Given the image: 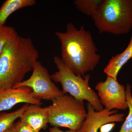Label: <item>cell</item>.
<instances>
[{
    "label": "cell",
    "instance_id": "6da1fadb",
    "mask_svg": "<svg viewBox=\"0 0 132 132\" xmlns=\"http://www.w3.org/2000/svg\"><path fill=\"white\" fill-rule=\"evenodd\" d=\"M55 35L60 42L61 59L73 72L84 77L86 73L94 70L98 64L101 56L90 31L82 26L78 29L69 22L64 32Z\"/></svg>",
    "mask_w": 132,
    "mask_h": 132
},
{
    "label": "cell",
    "instance_id": "7a4b0ae2",
    "mask_svg": "<svg viewBox=\"0 0 132 132\" xmlns=\"http://www.w3.org/2000/svg\"><path fill=\"white\" fill-rule=\"evenodd\" d=\"M39 57L30 38L18 35L10 41L0 55V88L13 87L23 81Z\"/></svg>",
    "mask_w": 132,
    "mask_h": 132
},
{
    "label": "cell",
    "instance_id": "3957f363",
    "mask_svg": "<svg viewBox=\"0 0 132 132\" xmlns=\"http://www.w3.org/2000/svg\"><path fill=\"white\" fill-rule=\"evenodd\" d=\"M92 17L100 33L127 34L132 28V0H103Z\"/></svg>",
    "mask_w": 132,
    "mask_h": 132
},
{
    "label": "cell",
    "instance_id": "277c9868",
    "mask_svg": "<svg viewBox=\"0 0 132 132\" xmlns=\"http://www.w3.org/2000/svg\"><path fill=\"white\" fill-rule=\"evenodd\" d=\"M54 61L58 71L51 75V78L60 83L65 94L69 93L77 100L86 101L96 111L104 109L98 94L90 86L89 75H86L83 77L75 74L57 56L54 57Z\"/></svg>",
    "mask_w": 132,
    "mask_h": 132
},
{
    "label": "cell",
    "instance_id": "5b68a950",
    "mask_svg": "<svg viewBox=\"0 0 132 132\" xmlns=\"http://www.w3.org/2000/svg\"><path fill=\"white\" fill-rule=\"evenodd\" d=\"M50 107L49 123L55 127L79 130L86 117L83 101L64 94L52 101Z\"/></svg>",
    "mask_w": 132,
    "mask_h": 132
},
{
    "label": "cell",
    "instance_id": "8992f818",
    "mask_svg": "<svg viewBox=\"0 0 132 132\" xmlns=\"http://www.w3.org/2000/svg\"><path fill=\"white\" fill-rule=\"evenodd\" d=\"M52 80L47 69L38 61L34 65L30 78L13 88H30L32 90L31 95L35 99L40 101L42 100L53 101L65 94Z\"/></svg>",
    "mask_w": 132,
    "mask_h": 132
},
{
    "label": "cell",
    "instance_id": "52a82bcc",
    "mask_svg": "<svg viewBox=\"0 0 132 132\" xmlns=\"http://www.w3.org/2000/svg\"><path fill=\"white\" fill-rule=\"evenodd\" d=\"M102 105L109 110H126L128 108L126 100V88L117 79L107 77L104 81L98 82L95 86Z\"/></svg>",
    "mask_w": 132,
    "mask_h": 132
},
{
    "label": "cell",
    "instance_id": "ba28073f",
    "mask_svg": "<svg viewBox=\"0 0 132 132\" xmlns=\"http://www.w3.org/2000/svg\"><path fill=\"white\" fill-rule=\"evenodd\" d=\"M86 117L79 130L81 132H98L103 125L108 123L120 122L124 120V114L118 113L116 110L104 108L96 111L90 103H87Z\"/></svg>",
    "mask_w": 132,
    "mask_h": 132
},
{
    "label": "cell",
    "instance_id": "9c48e42d",
    "mask_svg": "<svg viewBox=\"0 0 132 132\" xmlns=\"http://www.w3.org/2000/svg\"><path fill=\"white\" fill-rule=\"evenodd\" d=\"M31 93V88L28 87L0 88V113L9 110L20 103L39 106L42 105L41 102L33 98Z\"/></svg>",
    "mask_w": 132,
    "mask_h": 132
},
{
    "label": "cell",
    "instance_id": "30bf717a",
    "mask_svg": "<svg viewBox=\"0 0 132 132\" xmlns=\"http://www.w3.org/2000/svg\"><path fill=\"white\" fill-rule=\"evenodd\" d=\"M49 106L42 108L38 105H29L20 118V121L40 131L47 127L49 123Z\"/></svg>",
    "mask_w": 132,
    "mask_h": 132
},
{
    "label": "cell",
    "instance_id": "8fae6325",
    "mask_svg": "<svg viewBox=\"0 0 132 132\" xmlns=\"http://www.w3.org/2000/svg\"><path fill=\"white\" fill-rule=\"evenodd\" d=\"M132 58V34L127 47L122 53L111 58L104 68V73L107 77L117 79V76L120 69Z\"/></svg>",
    "mask_w": 132,
    "mask_h": 132
},
{
    "label": "cell",
    "instance_id": "7c38bea8",
    "mask_svg": "<svg viewBox=\"0 0 132 132\" xmlns=\"http://www.w3.org/2000/svg\"><path fill=\"white\" fill-rule=\"evenodd\" d=\"M35 0H7L0 8V27L5 25L10 15L23 8L35 5Z\"/></svg>",
    "mask_w": 132,
    "mask_h": 132
},
{
    "label": "cell",
    "instance_id": "4fadbf2b",
    "mask_svg": "<svg viewBox=\"0 0 132 132\" xmlns=\"http://www.w3.org/2000/svg\"><path fill=\"white\" fill-rule=\"evenodd\" d=\"M29 104H26L21 108L10 113H0V132H6L13 126L14 122L20 118Z\"/></svg>",
    "mask_w": 132,
    "mask_h": 132
},
{
    "label": "cell",
    "instance_id": "5bb4252c",
    "mask_svg": "<svg viewBox=\"0 0 132 132\" xmlns=\"http://www.w3.org/2000/svg\"><path fill=\"white\" fill-rule=\"evenodd\" d=\"M103 0H76L77 9L82 13L92 16Z\"/></svg>",
    "mask_w": 132,
    "mask_h": 132
},
{
    "label": "cell",
    "instance_id": "9a60e30c",
    "mask_svg": "<svg viewBox=\"0 0 132 132\" xmlns=\"http://www.w3.org/2000/svg\"><path fill=\"white\" fill-rule=\"evenodd\" d=\"M126 95L129 113L119 132H132V96L130 84H128L126 87Z\"/></svg>",
    "mask_w": 132,
    "mask_h": 132
},
{
    "label": "cell",
    "instance_id": "2e32d148",
    "mask_svg": "<svg viewBox=\"0 0 132 132\" xmlns=\"http://www.w3.org/2000/svg\"><path fill=\"white\" fill-rule=\"evenodd\" d=\"M18 35L12 27L6 25L0 27V55L8 43Z\"/></svg>",
    "mask_w": 132,
    "mask_h": 132
},
{
    "label": "cell",
    "instance_id": "e0dca14e",
    "mask_svg": "<svg viewBox=\"0 0 132 132\" xmlns=\"http://www.w3.org/2000/svg\"><path fill=\"white\" fill-rule=\"evenodd\" d=\"M14 127L16 132H40L20 120L14 125Z\"/></svg>",
    "mask_w": 132,
    "mask_h": 132
},
{
    "label": "cell",
    "instance_id": "ac0fdd59",
    "mask_svg": "<svg viewBox=\"0 0 132 132\" xmlns=\"http://www.w3.org/2000/svg\"><path fill=\"white\" fill-rule=\"evenodd\" d=\"M115 126L114 123H108L103 125L100 128V132H109Z\"/></svg>",
    "mask_w": 132,
    "mask_h": 132
},
{
    "label": "cell",
    "instance_id": "d6986e66",
    "mask_svg": "<svg viewBox=\"0 0 132 132\" xmlns=\"http://www.w3.org/2000/svg\"><path fill=\"white\" fill-rule=\"evenodd\" d=\"M49 132H81L80 130H69L68 131H63L60 130L57 127H53L50 128L49 130Z\"/></svg>",
    "mask_w": 132,
    "mask_h": 132
},
{
    "label": "cell",
    "instance_id": "ffe728a7",
    "mask_svg": "<svg viewBox=\"0 0 132 132\" xmlns=\"http://www.w3.org/2000/svg\"><path fill=\"white\" fill-rule=\"evenodd\" d=\"M6 132H16L15 129L14 127V125L10 129V130H9L8 131H7Z\"/></svg>",
    "mask_w": 132,
    "mask_h": 132
}]
</instances>
